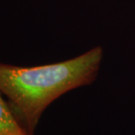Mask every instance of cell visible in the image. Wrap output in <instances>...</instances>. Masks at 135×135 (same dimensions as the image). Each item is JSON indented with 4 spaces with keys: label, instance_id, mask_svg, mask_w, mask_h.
<instances>
[{
    "label": "cell",
    "instance_id": "cell-1",
    "mask_svg": "<svg viewBox=\"0 0 135 135\" xmlns=\"http://www.w3.org/2000/svg\"><path fill=\"white\" fill-rule=\"evenodd\" d=\"M103 57L101 47L65 61L32 67L0 62V91L19 124L33 135L42 113L63 94L95 80Z\"/></svg>",
    "mask_w": 135,
    "mask_h": 135
},
{
    "label": "cell",
    "instance_id": "cell-2",
    "mask_svg": "<svg viewBox=\"0 0 135 135\" xmlns=\"http://www.w3.org/2000/svg\"><path fill=\"white\" fill-rule=\"evenodd\" d=\"M0 135H29L19 124L0 91Z\"/></svg>",
    "mask_w": 135,
    "mask_h": 135
}]
</instances>
